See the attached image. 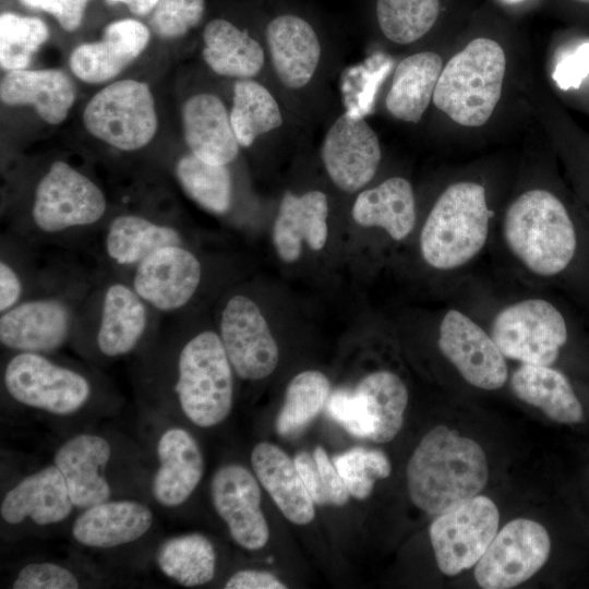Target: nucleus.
<instances>
[{"mask_svg": "<svg viewBox=\"0 0 589 589\" xmlns=\"http://www.w3.org/2000/svg\"><path fill=\"white\" fill-rule=\"evenodd\" d=\"M266 53L280 84L289 91L305 88L316 75L322 44L314 27L303 17L284 13L265 29Z\"/></svg>", "mask_w": 589, "mask_h": 589, "instance_id": "obj_17", "label": "nucleus"}, {"mask_svg": "<svg viewBox=\"0 0 589 589\" xmlns=\"http://www.w3.org/2000/svg\"><path fill=\"white\" fill-rule=\"evenodd\" d=\"M108 3H124L130 11L137 15H145L152 12L159 0H106Z\"/></svg>", "mask_w": 589, "mask_h": 589, "instance_id": "obj_50", "label": "nucleus"}, {"mask_svg": "<svg viewBox=\"0 0 589 589\" xmlns=\"http://www.w3.org/2000/svg\"><path fill=\"white\" fill-rule=\"evenodd\" d=\"M351 214L360 226L382 228L392 239L404 240L416 225L412 185L402 177L388 178L374 188L361 191Z\"/></svg>", "mask_w": 589, "mask_h": 589, "instance_id": "obj_30", "label": "nucleus"}, {"mask_svg": "<svg viewBox=\"0 0 589 589\" xmlns=\"http://www.w3.org/2000/svg\"><path fill=\"white\" fill-rule=\"evenodd\" d=\"M184 140L194 156L203 161L228 165L241 147L230 122V112L212 93H199L182 107Z\"/></svg>", "mask_w": 589, "mask_h": 589, "instance_id": "obj_22", "label": "nucleus"}, {"mask_svg": "<svg viewBox=\"0 0 589 589\" xmlns=\"http://www.w3.org/2000/svg\"><path fill=\"white\" fill-rule=\"evenodd\" d=\"M4 385L16 401L59 416L76 412L91 395L83 375L34 352H20L8 362Z\"/></svg>", "mask_w": 589, "mask_h": 589, "instance_id": "obj_9", "label": "nucleus"}, {"mask_svg": "<svg viewBox=\"0 0 589 589\" xmlns=\"http://www.w3.org/2000/svg\"><path fill=\"white\" fill-rule=\"evenodd\" d=\"M146 325V306L135 290L121 283L110 285L104 294L97 332L99 350L108 357L130 352L142 338Z\"/></svg>", "mask_w": 589, "mask_h": 589, "instance_id": "obj_32", "label": "nucleus"}, {"mask_svg": "<svg viewBox=\"0 0 589 589\" xmlns=\"http://www.w3.org/2000/svg\"><path fill=\"white\" fill-rule=\"evenodd\" d=\"M22 294V283L15 271L4 261L0 262V312L4 313L17 304Z\"/></svg>", "mask_w": 589, "mask_h": 589, "instance_id": "obj_49", "label": "nucleus"}, {"mask_svg": "<svg viewBox=\"0 0 589 589\" xmlns=\"http://www.w3.org/2000/svg\"><path fill=\"white\" fill-rule=\"evenodd\" d=\"M226 589H286L274 574L255 569H243L233 574L225 585Z\"/></svg>", "mask_w": 589, "mask_h": 589, "instance_id": "obj_48", "label": "nucleus"}, {"mask_svg": "<svg viewBox=\"0 0 589 589\" xmlns=\"http://www.w3.org/2000/svg\"><path fill=\"white\" fill-rule=\"evenodd\" d=\"M233 371L243 380L268 376L278 364V346L260 308L236 294L223 310L219 335Z\"/></svg>", "mask_w": 589, "mask_h": 589, "instance_id": "obj_12", "label": "nucleus"}, {"mask_svg": "<svg viewBox=\"0 0 589 589\" xmlns=\"http://www.w3.org/2000/svg\"><path fill=\"white\" fill-rule=\"evenodd\" d=\"M442 69V58L433 51L416 52L400 60L385 97L387 111L402 122H420L433 100Z\"/></svg>", "mask_w": 589, "mask_h": 589, "instance_id": "obj_29", "label": "nucleus"}, {"mask_svg": "<svg viewBox=\"0 0 589 589\" xmlns=\"http://www.w3.org/2000/svg\"><path fill=\"white\" fill-rule=\"evenodd\" d=\"M176 175L184 192L204 209L223 215L232 201V179L227 165L209 164L192 153L182 156Z\"/></svg>", "mask_w": 589, "mask_h": 589, "instance_id": "obj_38", "label": "nucleus"}, {"mask_svg": "<svg viewBox=\"0 0 589 589\" xmlns=\"http://www.w3.org/2000/svg\"><path fill=\"white\" fill-rule=\"evenodd\" d=\"M505 71L501 45L490 38H476L443 67L433 103L456 123L480 127L501 98Z\"/></svg>", "mask_w": 589, "mask_h": 589, "instance_id": "obj_4", "label": "nucleus"}, {"mask_svg": "<svg viewBox=\"0 0 589 589\" xmlns=\"http://www.w3.org/2000/svg\"><path fill=\"white\" fill-rule=\"evenodd\" d=\"M251 464L259 482L289 521L308 525L314 519L315 504L288 454L261 442L252 450Z\"/></svg>", "mask_w": 589, "mask_h": 589, "instance_id": "obj_25", "label": "nucleus"}, {"mask_svg": "<svg viewBox=\"0 0 589 589\" xmlns=\"http://www.w3.org/2000/svg\"><path fill=\"white\" fill-rule=\"evenodd\" d=\"M167 245H182L179 231L130 214L111 221L105 240L108 256L120 265H139L153 252Z\"/></svg>", "mask_w": 589, "mask_h": 589, "instance_id": "obj_34", "label": "nucleus"}, {"mask_svg": "<svg viewBox=\"0 0 589 589\" xmlns=\"http://www.w3.org/2000/svg\"><path fill=\"white\" fill-rule=\"evenodd\" d=\"M110 455L109 443L94 434L76 435L56 452L55 465L75 507L86 509L109 500L111 491L103 471Z\"/></svg>", "mask_w": 589, "mask_h": 589, "instance_id": "obj_21", "label": "nucleus"}, {"mask_svg": "<svg viewBox=\"0 0 589 589\" xmlns=\"http://www.w3.org/2000/svg\"><path fill=\"white\" fill-rule=\"evenodd\" d=\"M159 468L152 492L163 506L184 503L200 483L204 459L196 440L184 429L171 428L163 433L157 444Z\"/></svg>", "mask_w": 589, "mask_h": 589, "instance_id": "obj_23", "label": "nucleus"}, {"mask_svg": "<svg viewBox=\"0 0 589 589\" xmlns=\"http://www.w3.org/2000/svg\"><path fill=\"white\" fill-rule=\"evenodd\" d=\"M328 200L324 192L312 190L302 194L286 191L281 196L273 225V243L285 263L296 262L302 244L320 251L324 248L328 227Z\"/></svg>", "mask_w": 589, "mask_h": 589, "instance_id": "obj_20", "label": "nucleus"}, {"mask_svg": "<svg viewBox=\"0 0 589 589\" xmlns=\"http://www.w3.org/2000/svg\"><path fill=\"white\" fill-rule=\"evenodd\" d=\"M61 471L47 466L21 480L3 497L0 514L8 524L31 518L39 526L65 519L73 507Z\"/></svg>", "mask_w": 589, "mask_h": 589, "instance_id": "obj_24", "label": "nucleus"}, {"mask_svg": "<svg viewBox=\"0 0 589 589\" xmlns=\"http://www.w3.org/2000/svg\"><path fill=\"white\" fill-rule=\"evenodd\" d=\"M14 589H76V576L68 568L53 563H32L17 574Z\"/></svg>", "mask_w": 589, "mask_h": 589, "instance_id": "obj_45", "label": "nucleus"}, {"mask_svg": "<svg viewBox=\"0 0 589 589\" xmlns=\"http://www.w3.org/2000/svg\"><path fill=\"white\" fill-rule=\"evenodd\" d=\"M201 278V263L192 252L182 245H167L137 265L133 289L155 309L175 311L192 299Z\"/></svg>", "mask_w": 589, "mask_h": 589, "instance_id": "obj_16", "label": "nucleus"}, {"mask_svg": "<svg viewBox=\"0 0 589 589\" xmlns=\"http://www.w3.org/2000/svg\"><path fill=\"white\" fill-rule=\"evenodd\" d=\"M157 564L169 578L184 587L209 582L215 576L216 552L201 533H189L166 540L157 553Z\"/></svg>", "mask_w": 589, "mask_h": 589, "instance_id": "obj_36", "label": "nucleus"}, {"mask_svg": "<svg viewBox=\"0 0 589 589\" xmlns=\"http://www.w3.org/2000/svg\"><path fill=\"white\" fill-rule=\"evenodd\" d=\"M573 1L582 2V3H589V0H573Z\"/></svg>", "mask_w": 589, "mask_h": 589, "instance_id": "obj_51", "label": "nucleus"}, {"mask_svg": "<svg viewBox=\"0 0 589 589\" xmlns=\"http://www.w3.org/2000/svg\"><path fill=\"white\" fill-rule=\"evenodd\" d=\"M332 460L350 496L357 500L369 497L375 481L387 478L392 471L387 456L378 449L353 447L335 455Z\"/></svg>", "mask_w": 589, "mask_h": 589, "instance_id": "obj_42", "label": "nucleus"}, {"mask_svg": "<svg viewBox=\"0 0 589 589\" xmlns=\"http://www.w3.org/2000/svg\"><path fill=\"white\" fill-rule=\"evenodd\" d=\"M353 392L372 425L371 441H392L401 429L408 405L402 380L390 371H375L365 375Z\"/></svg>", "mask_w": 589, "mask_h": 589, "instance_id": "obj_33", "label": "nucleus"}, {"mask_svg": "<svg viewBox=\"0 0 589 589\" xmlns=\"http://www.w3.org/2000/svg\"><path fill=\"white\" fill-rule=\"evenodd\" d=\"M148 40L149 31L140 21H113L105 27L101 40L82 44L72 51L71 70L87 83L109 81L140 56Z\"/></svg>", "mask_w": 589, "mask_h": 589, "instance_id": "obj_19", "label": "nucleus"}, {"mask_svg": "<svg viewBox=\"0 0 589 589\" xmlns=\"http://www.w3.org/2000/svg\"><path fill=\"white\" fill-rule=\"evenodd\" d=\"M230 122L241 147H250L257 137L276 131L284 116L274 94L254 79L233 85Z\"/></svg>", "mask_w": 589, "mask_h": 589, "instance_id": "obj_35", "label": "nucleus"}, {"mask_svg": "<svg viewBox=\"0 0 589 589\" xmlns=\"http://www.w3.org/2000/svg\"><path fill=\"white\" fill-rule=\"evenodd\" d=\"M551 541L545 528L531 519L517 518L496 533L474 568L484 589H508L531 578L546 562Z\"/></svg>", "mask_w": 589, "mask_h": 589, "instance_id": "obj_11", "label": "nucleus"}, {"mask_svg": "<svg viewBox=\"0 0 589 589\" xmlns=\"http://www.w3.org/2000/svg\"><path fill=\"white\" fill-rule=\"evenodd\" d=\"M49 29L38 17L2 13L0 16V63L8 71L24 70L48 39Z\"/></svg>", "mask_w": 589, "mask_h": 589, "instance_id": "obj_40", "label": "nucleus"}, {"mask_svg": "<svg viewBox=\"0 0 589 589\" xmlns=\"http://www.w3.org/2000/svg\"><path fill=\"white\" fill-rule=\"evenodd\" d=\"M510 388L518 399L553 421L574 424L584 420L582 406L569 381L550 365L522 363L510 376Z\"/></svg>", "mask_w": 589, "mask_h": 589, "instance_id": "obj_31", "label": "nucleus"}, {"mask_svg": "<svg viewBox=\"0 0 589 589\" xmlns=\"http://www.w3.org/2000/svg\"><path fill=\"white\" fill-rule=\"evenodd\" d=\"M438 348L466 382L494 390L508 377L505 356L481 326L462 312L450 309L438 327Z\"/></svg>", "mask_w": 589, "mask_h": 589, "instance_id": "obj_14", "label": "nucleus"}, {"mask_svg": "<svg viewBox=\"0 0 589 589\" xmlns=\"http://www.w3.org/2000/svg\"><path fill=\"white\" fill-rule=\"evenodd\" d=\"M0 98L9 106L32 105L43 120L58 124L74 103L75 88L60 70H14L2 79Z\"/></svg>", "mask_w": 589, "mask_h": 589, "instance_id": "obj_27", "label": "nucleus"}, {"mask_svg": "<svg viewBox=\"0 0 589 589\" xmlns=\"http://www.w3.org/2000/svg\"><path fill=\"white\" fill-rule=\"evenodd\" d=\"M203 43V60L221 76L254 79L266 63L267 53L262 44L225 19H214L206 24Z\"/></svg>", "mask_w": 589, "mask_h": 589, "instance_id": "obj_28", "label": "nucleus"}, {"mask_svg": "<svg viewBox=\"0 0 589 589\" xmlns=\"http://www.w3.org/2000/svg\"><path fill=\"white\" fill-rule=\"evenodd\" d=\"M89 0H21L27 7L40 9L52 14L62 28L75 31L83 19Z\"/></svg>", "mask_w": 589, "mask_h": 589, "instance_id": "obj_47", "label": "nucleus"}, {"mask_svg": "<svg viewBox=\"0 0 589 589\" xmlns=\"http://www.w3.org/2000/svg\"><path fill=\"white\" fill-rule=\"evenodd\" d=\"M153 524L151 509L135 501H106L86 508L74 521L72 536L92 548H115L137 540Z\"/></svg>", "mask_w": 589, "mask_h": 589, "instance_id": "obj_26", "label": "nucleus"}, {"mask_svg": "<svg viewBox=\"0 0 589 589\" xmlns=\"http://www.w3.org/2000/svg\"><path fill=\"white\" fill-rule=\"evenodd\" d=\"M326 410L327 414L349 434L371 440L372 425L353 390L340 388L330 393Z\"/></svg>", "mask_w": 589, "mask_h": 589, "instance_id": "obj_44", "label": "nucleus"}, {"mask_svg": "<svg viewBox=\"0 0 589 589\" xmlns=\"http://www.w3.org/2000/svg\"><path fill=\"white\" fill-rule=\"evenodd\" d=\"M106 208L105 195L92 180L57 160L37 184L32 216L38 229L52 233L93 225Z\"/></svg>", "mask_w": 589, "mask_h": 589, "instance_id": "obj_10", "label": "nucleus"}, {"mask_svg": "<svg viewBox=\"0 0 589 589\" xmlns=\"http://www.w3.org/2000/svg\"><path fill=\"white\" fill-rule=\"evenodd\" d=\"M589 75V43L578 46L556 65L553 79L562 89L578 88Z\"/></svg>", "mask_w": 589, "mask_h": 589, "instance_id": "obj_46", "label": "nucleus"}, {"mask_svg": "<svg viewBox=\"0 0 589 589\" xmlns=\"http://www.w3.org/2000/svg\"><path fill=\"white\" fill-rule=\"evenodd\" d=\"M410 500L424 513L440 515L478 495L489 469L482 447L446 425L431 429L407 464Z\"/></svg>", "mask_w": 589, "mask_h": 589, "instance_id": "obj_1", "label": "nucleus"}, {"mask_svg": "<svg viewBox=\"0 0 589 589\" xmlns=\"http://www.w3.org/2000/svg\"><path fill=\"white\" fill-rule=\"evenodd\" d=\"M70 330V311L57 299H36L1 314L0 341L20 352L43 353L59 348Z\"/></svg>", "mask_w": 589, "mask_h": 589, "instance_id": "obj_18", "label": "nucleus"}, {"mask_svg": "<svg viewBox=\"0 0 589 589\" xmlns=\"http://www.w3.org/2000/svg\"><path fill=\"white\" fill-rule=\"evenodd\" d=\"M498 522L496 505L484 495L437 515L429 533L440 570L455 576L476 565L496 536Z\"/></svg>", "mask_w": 589, "mask_h": 589, "instance_id": "obj_8", "label": "nucleus"}, {"mask_svg": "<svg viewBox=\"0 0 589 589\" xmlns=\"http://www.w3.org/2000/svg\"><path fill=\"white\" fill-rule=\"evenodd\" d=\"M328 378L320 371L297 374L288 384L284 405L275 421V430L283 437L300 434L326 407L330 395Z\"/></svg>", "mask_w": 589, "mask_h": 589, "instance_id": "obj_37", "label": "nucleus"}, {"mask_svg": "<svg viewBox=\"0 0 589 589\" xmlns=\"http://www.w3.org/2000/svg\"><path fill=\"white\" fill-rule=\"evenodd\" d=\"M376 20L383 35L397 45L422 38L435 24L438 0H376Z\"/></svg>", "mask_w": 589, "mask_h": 589, "instance_id": "obj_39", "label": "nucleus"}, {"mask_svg": "<svg viewBox=\"0 0 589 589\" xmlns=\"http://www.w3.org/2000/svg\"><path fill=\"white\" fill-rule=\"evenodd\" d=\"M211 496L215 510L240 546L250 551L265 546L269 529L261 509V489L245 467L238 464L220 467L213 476Z\"/></svg>", "mask_w": 589, "mask_h": 589, "instance_id": "obj_15", "label": "nucleus"}, {"mask_svg": "<svg viewBox=\"0 0 589 589\" xmlns=\"http://www.w3.org/2000/svg\"><path fill=\"white\" fill-rule=\"evenodd\" d=\"M491 336L505 358L551 365L568 334L564 316L551 302L530 298L502 309L493 318Z\"/></svg>", "mask_w": 589, "mask_h": 589, "instance_id": "obj_7", "label": "nucleus"}, {"mask_svg": "<svg viewBox=\"0 0 589 589\" xmlns=\"http://www.w3.org/2000/svg\"><path fill=\"white\" fill-rule=\"evenodd\" d=\"M491 216L482 184H450L434 203L421 229L420 252L424 262L438 271L469 263L486 243Z\"/></svg>", "mask_w": 589, "mask_h": 589, "instance_id": "obj_3", "label": "nucleus"}, {"mask_svg": "<svg viewBox=\"0 0 589 589\" xmlns=\"http://www.w3.org/2000/svg\"><path fill=\"white\" fill-rule=\"evenodd\" d=\"M293 461L314 504L342 506L349 501V491L322 446L312 454L298 453Z\"/></svg>", "mask_w": 589, "mask_h": 589, "instance_id": "obj_41", "label": "nucleus"}, {"mask_svg": "<svg viewBox=\"0 0 589 589\" xmlns=\"http://www.w3.org/2000/svg\"><path fill=\"white\" fill-rule=\"evenodd\" d=\"M204 10L205 0H159L151 24L161 37H181L201 22Z\"/></svg>", "mask_w": 589, "mask_h": 589, "instance_id": "obj_43", "label": "nucleus"}, {"mask_svg": "<svg viewBox=\"0 0 589 589\" xmlns=\"http://www.w3.org/2000/svg\"><path fill=\"white\" fill-rule=\"evenodd\" d=\"M83 122L93 136L119 149L135 151L145 146L157 130L148 85L135 80L107 85L86 105Z\"/></svg>", "mask_w": 589, "mask_h": 589, "instance_id": "obj_6", "label": "nucleus"}, {"mask_svg": "<svg viewBox=\"0 0 589 589\" xmlns=\"http://www.w3.org/2000/svg\"><path fill=\"white\" fill-rule=\"evenodd\" d=\"M231 368L221 339L214 332L195 335L182 348L176 392L183 413L195 425H217L230 413Z\"/></svg>", "mask_w": 589, "mask_h": 589, "instance_id": "obj_5", "label": "nucleus"}, {"mask_svg": "<svg viewBox=\"0 0 589 589\" xmlns=\"http://www.w3.org/2000/svg\"><path fill=\"white\" fill-rule=\"evenodd\" d=\"M510 1H517V0H510Z\"/></svg>", "mask_w": 589, "mask_h": 589, "instance_id": "obj_52", "label": "nucleus"}, {"mask_svg": "<svg viewBox=\"0 0 589 589\" xmlns=\"http://www.w3.org/2000/svg\"><path fill=\"white\" fill-rule=\"evenodd\" d=\"M321 159L334 185L342 192L354 193L363 189L378 169L382 159L378 136L365 119L342 113L323 137Z\"/></svg>", "mask_w": 589, "mask_h": 589, "instance_id": "obj_13", "label": "nucleus"}, {"mask_svg": "<svg viewBox=\"0 0 589 589\" xmlns=\"http://www.w3.org/2000/svg\"><path fill=\"white\" fill-rule=\"evenodd\" d=\"M503 237L512 254L531 273L550 277L563 272L576 252L574 224L551 192L532 189L507 208Z\"/></svg>", "mask_w": 589, "mask_h": 589, "instance_id": "obj_2", "label": "nucleus"}]
</instances>
